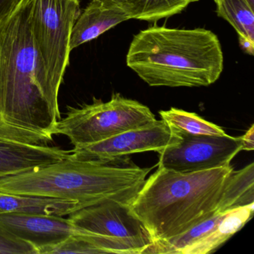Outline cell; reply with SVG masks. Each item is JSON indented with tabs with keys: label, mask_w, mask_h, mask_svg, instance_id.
<instances>
[{
	"label": "cell",
	"mask_w": 254,
	"mask_h": 254,
	"mask_svg": "<svg viewBox=\"0 0 254 254\" xmlns=\"http://www.w3.org/2000/svg\"><path fill=\"white\" fill-rule=\"evenodd\" d=\"M61 120L38 69L29 0L0 24V133L49 144Z\"/></svg>",
	"instance_id": "obj_1"
},
{
	"label": "cell",
	"mask_w": 254,
	"mask_h": 254,
	"mask_svg": "<svg viewBox=\"0 0 254 254\" xmlns=\"http://www.w3.org/2000/svg\"><path fill=\"white\" fill-rule=\"evenodd\" d=\"M126 64L150 87H207L221 76L224 55L207 29L152 26L133 37Z\"/></svg>",
	"instance_id": "obj_2"
},
{
	"label": "cell",
	"mask_w": 254,
	"mask_h": 254,
	"mask_svg": "<svg viewBox=\"0 0 254 254\" xmlns=\"http://www.w3.org/2000/svg\"><path fill=\"white\" fill-rule=\"evenodd\" d=\"M151 170L136 166L128 157L97 163L69 154L35 170L0 176V192L74 200L82 207L105 200L130 205Z\"/></svg>",
	"instance_id": "obj_3"
},
{
	"label": "cell",
	"mask_w": 254,
	"mask_h": 254,
	"mask_svg": "<svg viewBox=\"0 0 254 254\" xmlns=\"http://www.w3.org/2000/svg\"><path fill=\"white\" fill-rule=\"evenodd\" d=\"M233 170L230 165L191 173L158 167L145 180L130 210L153 242L175 237L216 212Z\"/></svg>",
	"instance_id": "obj_4"
},
{
	"label": "cell",
	"mask_w": 254,
	"mask_h": 254,
	"mask_svg": "<svg viewBox=\"0 0 254 254\" xmlns=\"http://www.w3.org/2000/svg\"><path fill=\"white\" fill-rule=\"evenodd\" d=\"M29 21L40 75L59 101L69 65L72 28L81 14L79 0H29Z\"/></svg>",
	"instance_id": "obj_5"
},
{
	"label": "cell",
	"mask_w": 254,
	"mask_h": 254,
	"mask_svg": "<svg viewBox=\"0 0 254 254\" xmlns=\"http://www.w3.org/2000/svg\"><path fill=\"white\" fill-rule=\"evenodd\" d=\"M156 122L148 107L115 93L107 102L94 99L90 105L69 108L58 123L55 135L66 136L75 148H80Z\"/></svg>",
	"instance_id": "obj_6"
},
{
	"label": "cell",
	"mask_w": 254,
	"mask_h": 254,
	"mask_svg": "<svg viewBox=\"0 0 254 254\" xmlns=\"http://www.w3.org/2000/svg\"><path fill=\"white\" fill-rule=\"evenodd\" d=\"M76 227L113 244L120 254H143L152 238L130 205L105 200L77 209L69 215Z\"/></svg>",
	"instance_id": "obj_7"
},
{
	"label": "cell",
	"mask_w": 254,
	"mask_h": 254,
	"mask_svg": "<svg viewBox=\"0 0 254 254\" xmlns=\"http://www.w3.org/2000/svg\"><path fill=\"white\" fill-rule=\"evenodd\" d=\"M175 133L179 140L159 151L158 167L181 173L209 170L229 166L242 151L240 137Z\"/></svg>",
	"instance_id": "obj_8"
},
{
	"label": "cell",
	"mask_w": 254,
	"mask_h": 254,
	"mask_svg": "<svg viewBox=\"0 0 254 254\" xmlns=\"http://www.w3.org/2000/svg\"><path fill=\"white\" fill-rule=\"evenodd\" d=\"M178 140L179 136L163 120H157L151 126L126 130L101 142L74 148L70 156L84 161L109 163L136 153H158Z\"/></svg>",
	"instance_id": "obj_9"
},
{
	"label": "cell",
	"mask_w": 254,
	"mask_h": 254,
	"mask_svg": "<svg viewBox=\"0 0 254 254\" xmlns=\"http://www.w3.org/2000/svg\"><path fill=\"white\" fill-rule=\"evenodd\" d=\"M0 228L35 247L38 254L72 235L90 233L76 227L69 218L12 212H0Z\"/></svg>",
	"instance_id": "obj_10"
},
{
	"label": "cell",
	"mask_w": 254,
	"mask_h": 254,
	"mask_svg": "<svg viewBox=\"0 0 254 254\" xmlns=\"http://www.w3.org/2000/svg\"><path fill=\"white\" fill-rule=\"evenodd\" d=\"M70 151L0 133V176L35 170L67 158Z\"/></svg>",
	"instance_id": "obj_11"
},
{
	"label": "cell",
	"mask_w": 254,
	"mask_h": 254,
	"mask_svg": "<svg viewBox=\"0 0 254 254\" xmlns=\"http://www.w3.org/2000/svg\"><path fill=\"white\" fill-rule=\"evenodd\" d=\"M128 20H130L128 14L114 0H92L72 28L69 44L71 51Z\"/></svg>",
	"instance_id": "obj_12"
},
{
	"label": "cell",
	"mask_w": 254,
	"mask_h": 254,
	"mask_svg": "<svg viewBox=\"0 0 254 254\" xmlns=\"http://www.w3.org/2000/svg\"><path fill=\"white\" fill-rule=\"evenodd\" d=\"M81 207L79 203L74 200L0 192V212H2L65 216Z\"/></svg>",
	"instance_id": "obj_13"
},
{
	"label": "cell",
	"mask_w": 254,
	"mask_h": 254,
	"mask_svg": "<svg viewBox=\"0 0 254 254\" xmlns=\"http://www.w3.org/2000/svg\"><path fill=\"white\" fill-rule=\"evenodd\" d=\"M251 204H254V163L230 173L216 212L225 213Z\"/></svg>",
	"instance_id": "obj_14"
},
{
	"label": "cell",
	"mask_w": 254,
	"mask_h": 254,
	"mask_svg": "<svg viewBox=\"0 0 254 254\" xmlns=\"http://www.w3.org/2000/svg\"><path fill=\"white\" fill-rule=\"evenodd\" d=\"M254 204L233 209L206 238L186 251L185 254H206L213 252L240 230L254 215Z\"/></svg>",
	"instance_id": "obj_15"
},
{
	"label": "cell",
	"mask_w": 254,
	"mask_h": 254,
	"mask_svg": "<svg viewBox=\"0 0 254 254\" xmlns=\"http://www.w3.org/2000/svg\"><path fill=\"white\" fill-rule=\"evenodd\" d=\"M131 19L156 22L182 12L198 0H114Z\"/></svg>",
	"instance_id": "obj_16"
},
{
	"label": "cell",
	"mask_w": 254,
	"mask_h": 254,
	"mask_svg": "<svg viewBox=\"0 0 254 254\" xmlns=\"http://www.w3.org/2000/svg\"><path fill=\"white\" fill-rule=\"evenodd\" d=\"M163 120L173 131L195 136H224L227 134L216 125L203 120L194 113L172 108L159 113Z\"/></svg>",
	"instance_id": "obj_17"
},
{
	"label": "cell",
	"mask_w": 254,
	"mask_h": 254,
	"mask_svg": "<svg viewBox=\"0 0 254 254\" xmlns=\"http://www.w3.org/2000/svg\"><path fill=\"white\" fill-rule=\"evenodd\" d=\"M218 17L228 22L237 32L254 41V8L247 0H214Z\"/></svg>",
	"instance_id": "obj_18"
},
{
	"label": "cell",
	"mask_w": 254,
	"mask_h": 254,
	"mask_svg": "<svg viewBox=\"0 0 254 254\" xmlns=\"http://www.w3.org/2000/svg\"><path fill=\"white\" fill-rule=\"evenodd\" d=\"M0 254H38L35 247L0 228Z\"/></svg>",
	"instance_id": "obj_19"
},
{
	"label": "cell",
	"mask_w": 254,
	"mask_h": 254,
	"mask_svg": "<svg viewBox=\"0 0 254 254\" xmlns=\"http://www.w3.org/2000/svg\"><path fill=\"white\" fill-rule=\"evenodd\" d=\"M25 0H0V24L8 19Z\"/></svg>",
	"instance_id": "obj_20"
},
{
	"label": "cell",
	"mask_w": 254,
	"mask_h": 254,
	"mask_svg": "<svg viewBox=\"0 0 254 254\" xmlns=\"http://www.w3.org/2000/svg\"><path fill=\"white\" fill-rule=\"evenodd\" d=\"M242 151H253L254 149V126L252 125L248 131L240 136Z\"/></svg>",
	"instance_id": "obj_21"
},
{
	"label": "cell",
	"mask_w": 254,
	"mask_h": 254,
	"mask_svg": "<svg viewBox=\"0 0 254 254\" xmlns=\"http://www.w3.org/2000/svg\"><path fill=\"white\" fill-rule=\"evenodd\" d=\"M239 36V43L242 50L247 54L250 56H254V41H251L247 37L243 35Z\"/></svg>",
	"instance_id": "obj_22"
},
{
	"label": "cell",
	"mask_w": 254,
	"mask_h": 254,
	"mask_svg": "<svg viewBox=\"0 0 254 254\" xmlns=\"http://www.w3.org/2000/svg\"><path fill=\"white\" fill-rule=\"evenodd\" d=\"M248 1V3L251 5V7H253V8H254V0H247Z\"/></svg>",
	"instance_id": "obj_23"
}]
</instances>
